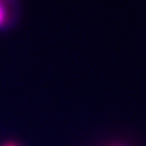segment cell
I'll use <instances>...</instances> for the list:
<instances>
[{"mask_svg":"<svg viewBox=\"0 0 146 146\" xmlns=\"http://www.w3.org/2000/svg\"><path fill=\"white\" fill-rule=\"evenodd\" d=\"M7 20V12H6V7L4 5V1L0 0V27L4 26V23Z\"/></svg>","mask_w":146,"mask_h":146,"instance_id":"cell-1","label":"cell"},{"mask_svg":"<svg viewBox=\"0 0 146 146\" xmlns=\"http://www.w3.org/2000/svg\"><path fill=\"white\" fill-rule=\"evenodd\" d=\"M4 146H17V145H16V144H13V143H9V144L4 145Z\"/></svg>","mask_w":146,"mask_h":146,"instance_id":"cell-2","label":"cell"}]
</instances>
